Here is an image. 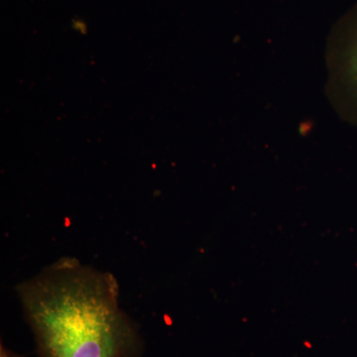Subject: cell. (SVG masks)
Wrapping results in <instances>:
<instances>
[{
  "instance_id": "6da1fadb",
  "label": "cell",
  "mask_w": 357,
  "mask_h": 357,
  "mask_svg": "<svg viewBox=\"0 0 357 357\" xmlns=\"http://www.w3.org/2000/svg\"><path fill=\"white\" fill-rule=\"evenodd\" d=\"M40 357H139L141 340L109 272L63 257L17 286Z\"/></svg>"
},
{
  "instance_id": "3957f363",
  "label": "cell",
  "mask_w": 357,
  "mask_h": 357,
  "mask_svg": "<svg viewBox=\"0 0 357 357\" xmlns=\"http://www.w3.org/2000/svg\"><path fill=\"white\" fill-rule=\"evenodd\" d=\"M0 357H20L18 354H16L15 352L9 351L8 349H6V347H3V344H1L0 347Z\"/></svg>"
},
{
  "instance_id": "7a4b0ae2",
  "label": "cell",
  "mask_w": 357,
  "mask_h": 357,
  "mask_svg": "<svg viewBox=\"0 0 357 357\" xmlns=\"http://www.w3.org/2000/svg\"><path fill=\"white\" fill-rule=\"evenodd\" d=\"M326 63L328 102L342 121L357 128V0L333 25Z\"/></svg>"
}]
</instances>
